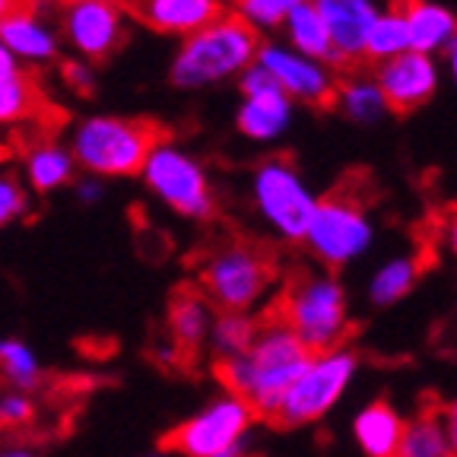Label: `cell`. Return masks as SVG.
Returning a JSON list of instances; mask_svg holds the SVG:
<instances>
[{"label":"cell","mask_w":457,"mask_h":457,"mask_svg":"<svg viewBox=\"0 0 457 457\" xmlns=\"http://www.w3.org/2000/svg\"><path fill=\"white\" fill-rule=\"evenodd\" d=\"M334 48V64L365 61V38L381 13L378 0H312Z\"/></svg>","instance_id":"15"},{"label":"cell","mask_w":457,"mask_h":457,"mask_svg":"<svg viewBox=\"0 0 457 457\" xmlns=\"http://www.w3.org/2000/svg\"><path fill=\"white\" fill-rule=\"evenodd\" d=\"M277 318L312 353L343 346L350 330V295L330 270H305L289 279L277 302Z\"/></svg>","instance_id":"4"},{"label":"cell","mask_w":457,"mask_h":457,"mask_svg":"<svg viewBox=\"0 0 457 457\" xmlns=\"http://www.w3.org/2000/svg\"><path fill=\"white\" fill-rule=\"evenodd\" d=\"M375 79L391 112H416L438 93V64L432 54L403 51L391 61H381Z\"/></svg>","instance_id":"14"},{"label":"cell","mask_w":457,"mask_h":457,"mask_svg":"<svg viewBox=\"0 0 457 457\" xmlns=\"http://www.w3.org/2000/svg\"><path fill=\"white\" fill-rule=\"evenodd\" d=\"M308 356L312 350L273 314L257 324L248 350H242L238 356L216 359V375L226 391L248 400L257 416L273 420Z\"/></svg>","instance_id":"1"},{"label":"cell","mask_w":457,"mask_h":457,"mask_svg":"<svg viewBox=\"0 0 457 457\" xmlns=\"http://www.w3.org/2000/svg\"><path fill=\"white\" fill-rule=\"evenodd\" d=\"M403 432V420L385 400H375L362 407L353 420V438L365 457H394V448Z\"/></svg>","instance_id":"22"},{"label":"cell","mask_w":457,"mask_h":457,"mask_svg":"<svg viewBox=\"0 0 457 457\" xmlns=\"http://www.w3.org/2000/svg\"><path fill=\"white\" fill-rule=\"evenodd\" d=\"M0 457H36L29 448H4L0 451Z\"/></svg>","instance_id":"41"},{"label":"cell","mask_w":457,"mask_h":457,"mask_svg":"<svg viewBox=\"0 0 457 457\" xmlns=\"http://www.w3.org/2000/svg\"><path fill=\"white\" fill-rule=\"evenodd\" d=\"M216 457H248V442H242V445H236V448L222 451V454H216Z\"/></svg>","instance_id":"40"},{"label":"cell","mask_w":457,"mask_h":457,"mask_svg":"<svg viewBox=\"0 0 457 457\" xmlns=\"http://www.w3.org/2000/svg\"><path fill=\"white\" fill-rule=\"evenodd\" d=\"M318 200L289 159H267L251 171V204L273 236L286 242H302Z\"/></svg>","instance_id":"9"},{"label":"cell","mask_w":457,"mask_h":457,"mask_svg":"<svg viewBox=\"0 0 457 457\" xmlns=\"http://www.w3.org/2000/svg\"><path fill=\"white\" fill-rule=\"evenodd\" d=\"M140 179L153 197L185 220L204 222L216 213V194L207 169L179 143L159 140L143 162Z\"/></svg>","instance_id":"5"},{"label":"cell","mask_w":457,"mask_h":457,"mask_svg":"<svg viewBox=\"0 0 457 457\" xmlns=\"http://www.w3.org/2000/svg\"><path fill=\"white\" fill-rule=\"evenodd\" d=\"M146 457H179V454H171L169 448H159V451H153V454H146Z\"/></svg>","instance_id":"42"},{"label":"cell","mask_w":457,"mask_h":457,"mask_svg":"<svg viewBox=\"0 0 457 457\" xmlns=\"http://www.w3.org/2000/svg\"><path fill=\"white\" fill-rule=\"evenodd\" d=\"M400 10L407 20L410 51L436 57L457 38L454 10H448L438 0H407V4H400Z\"/></svg>","instance_id":"19"},{"label":"cell","mask_w":457,"mask_h":457,"mask_svg":"<svg viewBox=\"0 0 457 457\" xmlns=\"http://www.w3.org/2000/svg\"><path fill=\"white\" fill-rule=\"evenodd\" d=\"M442 242H445V248H448L451 254L457 257V210H451V213L445 216V222H442Z\"/></svg>","instance_id":"36"},{"label":"cell","mask_w":457,"mask_h":457,"mask_svg":"<svg viewBox=\"0 0 457 457\" xmlns=\"http://www.w3.org/2000/svg\"><path fill=\"white\" fill-rule=\"evenodd\" d=\"M130 16L159 36L185 38L222 16V0H130Z\"/></svg>","instance_id":"17"},{"label":"cell","mask_w":457,"mask_h":457,"mask_svg":"<svg viewBox=\"0 0 457 457\" xmlns=\"http://www.w3.org/2000/svg\"><path fill=\"white\" fill-rule=\"evenodd\" d=\"M442 420V428H445V438H448V448H451V457H457V400L451 407H445V413L438 416Z\"/></svg>","instance_id":"35"},{"label":"cell","mask_w":457,"mask_h":457,"mask_svg":"<svg viewBox=\"0 0 457 457\" xmlns=\"http://www.w3.org/2000/svg\"><path fill=\"white\" fill-rule=\"evenodd\" d=\"M22 4H26V0H0V20L7 13H13L16 7H22Z\"/></svg>","instance_id":"39"},{"label":"cell","mask_w":457,"mask_h":457,"mask_svg":"<svg viewBox=\"0 0 457 457\" xmlns=\"http://www.w3.org/2000/svg\"><path fill=\"white\" fill-rule=\"evenodd\" d=\"M73 191H77L79 204L96 207V204L105 197V181L96 179V175H83V179H73Z\"/></svg>","instance_id":"34"},{"label":"cell","mask_w":457,"mask_h":457,"mask_svg":"<svg viewBox=\"0 0 457 457\" xmlns=\"http://www.w3.org/2000/svg\"><path fill=\"white\" fill-rule=\"evenodd\" d=\"M61 79L67 89H73L77 96H93L96 93V64L83 61V57H71L61 64Z\"/></svg>","instance_id":"32"},{"label":"cell","mask_w":457,"mask_h":457,"mask_svg":"<svg viewBox=\"0 0 457 457\" xmlns=\"http://www.w3.org/2000/svg\"><path fill=\"white\" fill-rule=\"evenodd\" d=\"M45 108L38 83L26 71L0 79V124H26L36 121Z\"/></svg>","instance_id":"25"},{"label":"cell","mask_w":457,"mask_h":457,"mask_svg":"<svg viewBox=\"0 0 457 457\" xmlns=\"http://www.w3.org/2000/svg\"><path fill=\"white\" fill-rule=\"evenodd\" d=\"M232 4H236L238 20L248 22L254 32H270L283 26L286 16L308 0H232Z\"/></svg>","instance_id":"30"},{"label":"cell","mask_w":457,"mask_h":457,"mask_svg":"<svg viewBox=\"0 0 457 457\" xmlns=\"http://www.w3.org/2000/svg\"><path fill=\"white\" fill-rule=\"evenodd\" d=\"M238 89H242V105L236 112V128L242 137L254 143H273L293 128L295 102L279 93V86L267 77L264 67L251 64L238 77Z\"/></svg>","instance_id":"13"},{"label":"cell","mask_w":457,"mask_h":457,"mask_svg":"<svg viewBox=\"0 0 457 457\" xmlns=\"http://www.w3.org/2000/svg\"><path fill=\"white\" fill-rule=\"evenodd\" d=\"M302 245L324 270H340V267L356 264L359 257L371 251L375 222L359 200L334 194V197L318 200Z\"/></svg>","instance_id":"8"},{"label":"cell","mask_w":457,"mask_h":457,"mask_svg":"<svg viewBox=\"0 0 457 457\" xmlns=\"http://www.w3.org/2000/svg\"><path fill=\"white\" fill-rule=\"evenodd\" d=\"M257 321L251 312H220L213 318V328H210V350L216 359L238 356L242 350H248V343L254 340Z\"/></svg>","instance_id":"28"},{"label":"cell","mask_w":457,"mask_h":457,"mask_svg":"<svg viewBox=\"0 0 457 457\" xmlns=\"http://www.w3.org/2000/svg\"><path fill=\"white\" fill-rule=\"evenodd\" d=\"M67 45L77 51V57L89 64H102L114 57L128 42V7L121 0H89L73 4L64 10L61 20Z\"/></svg>","instance_id":"11"},{"label":"cell","mask_w":457,"mask_h":457,"mask_svg":"<svg viewBox=\"0 0 457 457\" xmlns=\"http://www.w3.org/2000/svg\"><path fill=\"white\" fill-rule=\"evenodd\" d=\"M410 51V36H407V20H403V10L387 7L378 13L375 26L369 29V38H365V57L381 64V61H391V57Z\"/></svg>","instance_id":"27"},{"label":"cell","mask_w":457,"mask_h":457,"mask_svg":"<svg viewBox=\"0 0 457 457\" xmlns=\"http://www.w3.org/2000/svg\"><path fill=\"white\" fill-rule=\"evenodd\" d=\"M279 29H283L286 45H289L293 51H299V54H305V57H314V61H328V64H334L330 36H328L324 20L318 16V10H314L312 0L302 4V7H295L293 13L286 16Z\"/></svg>","instance_id":"23"},{"label":"cell","mask_w":457,"mask_h":457,"mask_svg":"<svg viewBox=\"0 0 457 457\" xmlns=\"http://www.w3.org/2000/svg\"><path fill=\"white\" fill-rule=\"evenodd\" d=\"M334 102L343 118L359 124V128H371V124L385 121L387 114H391L375 73H371V77L369 73H353V77H346V79H337Z\"/></svg>","instance_id":"21"},{"label":"cell","mask_w":457,"mask_h":457,"mask_svg":"<svg viewBox=\"0 0 457 457\" xmlns=\"http://www.w3.org/2000/svg\"><path fill=\"white\" fill-rule=\"evenodd\" d=\"M442 54H445V64H448V77L454 79V86H457V38L442 51Z\"/></svg>","instance_id":"38"},{"label":"cell","mask_w":457,"mask_h":457,"mask_svg":"<svg viewBox=\"0 0 457 457\" xmlns=\"http://www.w3.org/2000/svg\"><path fill=\"white\" fill-rule=\"evenodd\" d=\"M356 371L359 359L346 346L312 353L295 375V381L289 385L273 420L283 426H312V422L324 420L346 397L350 385L356 381Z\"/></svg>","instance_id":"6"},{"label":"cell","mask_w":457,"mask_h":457,"mask_svg":"<svg viewBox=\"0 0 457 457\" xmlns=\"http://www.w3.org/2000/svg\"><path fill=\"white\" fill-rule=\"evenodd\" d=\"M32 413H36V407L22 391L0 394V426H22L32 420Z\"/></svg>","instance_id":"33"},{"label":"cell","mask_w":457,"mask_h":457,"mask_svg":"<svg viewBox=\"0 0 457 457\" xmlns=\"http://www.w3.org/2000/svg\"><path fill=\"white\" fill-rule=\"evenodd\" d=\"M0 375L13 391H32L42 381V362L29 343L7 337L0 340Z\"/></svg>","instance_id":"29"},{"label":"cell","mask_w":457,"mask_h":457,"mask_svg":"<svg viewBox=\"0 0 457 457\" xmlns=\"http://www.w3.org/2000/svg\"><path fill=\"white\" fill-rule=\"evenodd\" d=\"M216 308L204 293L194 289H181L169 305V334L181 353H197L200 346H207L210 328H213Z\"/></svg>","instance_id":"20"},{"label":"cell","mask_w":457,"mask_h":457,"mask_svg":"<svg viewBox=\"0 0 457 457\" xmlns=\"http://www.w3.org/2000/svg\"><path fill=\"white\" fill-rule=\"evenodd\" d=\"M420 279V261L413 254L387 257L385 264L369 277V302L378 308H387L394 302L407 299Z\"/></svg>","instance_id":"24"},{"label":"cell","mask_w":457,"mask_h":457,"mask_svg":"<svg viewBox=\"0 0 457 457\" xmlns=\"http://www.w3.org/2000/svg\"><path fill=\"white\" fill-rule=\"evenodd\" d=\"M394 457H451L438 413H422L413 422H403Z\"/></svg>","instance_id":"26"},{"label":"cell","mask_w":457,"mask_h":457,"mask_svg":"<svg viewBox=\"0 0 457 457\" xmlns=\"http://www.w3.org/2000/svg\"><path fill=\"white\" fill-rule=\"evenodd\" d=\"M159 140L162 128L150 118H124V114H89L73 124L71 153L77 169L96 179H134Z\"/></svg>","instance_id":"3"},{"label":"cell","mask_w":457,"mask_h":457,"mask_svg":"<svg viewBox=\"0 0 457 457\" xmlns=\"http://www.w3.org/2000/svg\"><path fill=\"white\" fill-rule=\"evenodd\" d=\"M64 7H73V4H89V0H61Z\"/></svg>","instance_id":"43"},{"label":"cell","mask_w":457,"mask_h":457,"mask_svg":"<svg viewBox=\"0 0 457 457\" xmlns=\"http://www.w3.org/2000/svg\"><path fill=\"white\" fill-rule=\"evenodd\" d=\"M254 420L257 413L251 410L248 400L226 391L171 428L162 438V448H169L179 457H216L222 451L248 442Z\"/></svg>","instance_id":"10"},{"label":"cell","mask_w":457,"mask_h":457,"mask_svg":"<svg viewBox=\"0 0 457 457\" xmlns=\"http://www.w3.org/2000/svg\"><path fill=\"white\" fill-rule=\"evenodd\" d=\"M200 293L220 312H251L264 302L273 283V267L267 254L245 242H228L213 248L200 264Z\"/></svg>","instance_id":"7"},{"label":"cell","mask_w":457,"mask_h":457,"mask_svg":"<svg viewBox=\"0 0 457 457\" xmlns=\"http://www.w3.org/2000/svg\"><path fill=\"white\" fill-rule=\"evenodd\" d=\"M257 67H264L267 77L279 86L293 102L302 105H328L334 102L337 71L328 61H314L299 51H293L286 42H267L257 48Z\"/></svg>","instance_id":"12"},{"label":"cell","mask_w":457,"mask_h":457,"mask_svg":"<svg viewBox=\"0 0 457 457\" xmlns=\"http://www.w3.org/2000/svg\"><path fill=\"white\" fill-rule=\"evenodd\" d=\"M0 45L20 64H51L61 54V36L29 0L0 20Z\"/></svg>","instance_id":"16"},{"label":"cell","mask_w":457,"mask_h":457,"mask_svg":"<svg viewBox=\"0 0 457 457\" xmlns=\"http://www.w3.org/2000/svg\"><path fill=\"white\" fill-rule=\"evenodd\" d=\"M16 71H22V64L16 61L13 54H10L7 48H4V45H0V79H4V77H13Z\"/></svg>","instance_id":"37"},{"label":"cell","mask_w":457,"mask_h":457,"mask_svg":"<svg viewBox=\"0 0 457 457\" xmlns=\"http://www.w3.org/2000/svg\"><path fill=\"white\" fill-rule=\"evenodd\" d=\"M29 213V187L13 165H0V228L13 226Z\"/></svg>","instance_id":"31"},{"label":"cell","mask_w":457,"mask_h":457,"mask_svg":"<svg viewBox=\"0 0 457 457\" xmlns=\"http://www.w3.org/2000/svg\"><path fill=\"white\" fill-rule=\"evenodd\" d=\"M73 179H77V162L67 143L38 137L22 150V181L36 194H54L73 185Z\"/></svg>","instance_id":"18"},{"label":"cell","mask_w":457,"mask_h":457,"mask_svg":"<svg viewBox=\"0 0 457 457\" xmlns=\"http://www.w3.org/2000/svg\"><path fill=\"white\" fill-rule=\"evenodd\" d=\"M257 48L261 42L254 29L236 13H222L210 26L181 38L179 51L171 57L169 79L179 89H210L242 77L254 64Z\"/></svg>","instance_id":"2"}]
</instances>
